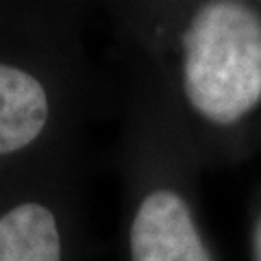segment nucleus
Segmentation results:
<instances>
[{"label": "nucleus", "instance_id": "f257e3e1", "mask_svg": "<svg viewBox=\"0 0 261 261\" xmlns=\"http://www.w3.org/2000/svg\"><path fill=\"white\" fill-rule=\"evenodd\" d=\"M172 85L200 166L255 157L261 124V3L187 5L174 29Z\"/></svg>", "mask_w": 261, "mask_h": 261}, {"label": "nucleus", "instance_id": "f03ea898", "mask_svg": "<svg viewBox=\"0 0 261 261\" xmlns=\"http://www.w3.org/2000/svg\"><path fill=\"white\" fill-rule=\"evenodd\" d=\"M128 261H218L181 178H152L137 196L128 220Z\"/></svg>", "mask_w": 261, "mask_h": 261}, {"label": "nucleus", "instance_id": "7ed1b4c3", "mask_svg": "<svg viewBox=\"0 0 261 261\" xmlns=\"http://www.w3.org/2000/svg\"><path fill=\"white\" fill-rule=\"evenodd\" d=\"M50 118L48 92L37 76L0 63V157L33 144Z\"/></svg>", "mask_w": 261, "mask_h": 261}, {"label": "nucleus", "instance_id": "20e7f679", "mask_svg": "<svg viewBox=\"0 0 261 261\" xmlns=\"http://www.w3.org/2000/svg\"><path fill=\"white\" fill-rule=\"evenodd\" d=\"M0 261H63L57 216L42 202H22L0 216Z\"/></svg>", "mask_w": 261, "mask_h": 261}, {"label": "nucleus", "instance_id": "39448f33", "mask_svg": "<svg viewBox=\"0 0 261 261\" xmlns=\"http://www.w3.org/2000/svg\"><path fill=\"white\" fill-rule=\"evenodd\" d=\"M248 250L250 261H261V185L248 202Z\"/></svg>", "mask_w": 261, "mask_h": 261}, {"label": "nucleus", "instance_id": "423d86ee", "mask_svg": "<svg viewBox=\"0 0 261 261\" xmlns=\"http://www.w3.org/2000/svg\"><path fill=\"white\" fill-rule=\"evenodd\" d=\"M257 150L261 152V124H259V135H257Z\"/></svg>", "mask_w": 261, "mask_h": 261}]
</instances>
